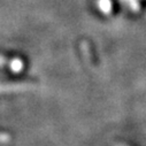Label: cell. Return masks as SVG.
Returning a JSON list of instances; mask_svg holds the SVG:
<instances>
[{
	"instance_id": "4",
	"label": "cell",
	"mask_w": 146,
	"mask_h": 146,
	"mask_svg": "<svg viewBox=\"0 0 146 146\" xmlns=\"http://www.w3.org/2000/svg\"><path fill=\"white\" fill-rule=\"evenodd\" d=\"M7 63V60L4 55H0V67H4L5 64Z\"/></svg>"
},
{
	"instance_id": "1",
	"label": "cell",
	"mask_w": 146,
	"mask_h": 146,
	"mask_svg": "<svg viewBox=\"0 0 146 146\" xmlns=\"http://www.w3.org/2000/svg\"><path fill=\"white\" fill-rule=\"evenodd\" d=\"M33 89V85L25 84V83H13V84H0V93H15V92H23L27 90Z\"/></svg>"
},
{
	"instance_id": "2",
	"label": "cell",
	"mask_w": 146,
	"mask_h": 146,
	"mask_svg": "<svg viewBox=\"0 0 146 146\" xmlns=\"http://www.w3.org/2000/svg\"><path fill=\"white\" fill-rule=\"evenodd\" d=\"M23 66H24L23 61L21 59H19V58H15V59L11 60V62H9V68L14 72H20L23 69Z\"/></svg>"
},
{
	"instance_id": "3",
	"label": "cell",
	"mask_w": 146,
	"mask_h": 146,
	"mask_svg": "<svg viewBox=\"0 0 146 146\" xmlns=\"http://www.w3.org/2000/svg\"><path fill=\"white\" fill-rule=\"evenodd\" d=\"M98 7L102 13L108 14L112 11V3L111 0H98Z\"/></svg>"
}]
</instances>
